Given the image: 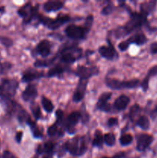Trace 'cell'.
I'll use <instances>...</instances> for the list:
<instances>
[{
    "mask_svg": "<svg viewBox=\"0 0 157 158\" xmlns=\"http://www.w3.org/2000/svg\"><path fill=\"white\" fill-rule=\"evenodd\" d=\"M147 16L146 14L143 12H134L132 14L130 20L127 23V24L123 28L124 35L129 34L132 32V31L141 28L144 24L147 23Z\"/></svg>",
    "mask_w": 157,
    "mask_h": 158,
    "instance_id": "cell-1",
    "label": "cell"
},
{
    "mask_svg": "<svg viewBox=\"0 0 157 158\" xmlns=\"http://www.w3.org/2000/svg\"><path fill=\"white\" fill-rule=\"evenodd\" d=\"M66 151L72 155L80 156L86 151V143L85 137H75L66 143Z\"/></svg>",
    "mask_w": 157,
    "mask_h": 158,
    "instance_id": "cell-2",
    "label": "cell"
},
{
    "mask_svg": "<svg viewBox=\"0 0 157 158\" xmlns=\"http://www.w3.org/2000/svg\"><path fill=\"white\" fill-rule=\"evenodd\" d=\"M106 83L108 87L112 89H134L140 84L139 80H131L129 81H120L115 79L109 78L106 80Z\"/></svg>",
    "mask_w": 157,
    "mask_h": 158,
    "instance_id": "cell-3",
    "label": "cell"
},
{
    "mask_svg": "<svg viewBox=\"0 0 157 158\" xmlns=\"http://www.w3.org/2000/svg\"><path fill=\"white\" fill-rule=\"evenodd\" d=\"M18 88V82L13 80H3L0 84V96L9 99L15 95Z\"/></svg>",
    "mask_w": 157,
    "mask_h": 158,
    "instance_id": "cell-4",
    "label": "cell"
},
{
    "mask_svg": "<svg viewBox=\"0 0 157 158\" xmlns=\"http://www.w3.org/2000/svg\"><path fill=\"white\" fill-rule=\"evenodd\" d=\"M38 19H39V20L43 24L47 26L49 29H58L59 26H61L62 25H63L66 22L69 21L70 19V17L68 15L62 14V15H58L55 19H52L47 18V17L44 16V15H38Z\"/></svg>",
    "mask_w": 157,
    "mask_h": 158,
    "instance_id": "cell-5",
    "label": "cell"
},
{
    "mask_svg": "<svg viewBox=\"0 0 157 158\" xmlns=\"http://www.w3.org/2000/svg\"><path fill=\"white\" fill-rule=\"evenodd\" d=\"M89 32L88 29H86L83 26H78L76 25H69L65 29V32L69 37L75 40H80V39L84 38L86 32Z\"/></svg>",
    "mask_w": 157,
    "mask_h": 158,
    "instance_id": "cell-6",
    "label": "cell"
},
{
    "mask_svg": "<svg viewBox=\"0 0 157 158\" xmlns=\"http://www.w3.org/2000/svg\"><path fill=\"white\" fill-rule=\"evenodd\" d=\"M99 69L95 66L93 67H86V66H78L77 68L75 73L80 77V80H88L94 75H97Z\"/></svg>",
    "mask_w": 157,
    "mask_h": 158,
    "instance_id": "cell-7",
    "label": "cell"
},
{
    "mask_svg": "<svg viewBox=\"0 0 157 158\" xmlns=\"http://www.w3.org/2000/svg\"><path fill=\"white\" fill-rule=\"evenodd\" d=\"M154 138L150 134H141L137 137V150L144 151L152 144Z\"/></svg>",
    "mask_w": 157,
    "mask_h": 158,
    "instance_id": "cell-8",
    "label": "cell"
},
{
    "mask_svg": "<svg viewBox=\"0 0 157 158\" xmlns=\"http://www.w3.org/2000/svg\"><path fill=\"white\" fill-rule=\"evenodd\" d=\"M18 13L25 19V23H29L35 15L36 10H35V8L32 7L30 3H28L22 6L21 9H18Z\"/></svg>",
    "mask_w": 157,
    "mask_h": 158,
    "instance_id": "cell-9",
    "label": "cell"
},
{
    "mask_svg": "<svg viewBox=\"0 0 157 158\" xmlns=\"http://www.w3.org/2000/svg\"><path fill=\"white\" fill-rule=\"evenodd\" d=\"M88 80H80L78 83L77 89L75 90V94L73 95V101L74 102H79L84 97L85 94H86V86H87Z\"/></svg>",
    "mask_w": 157,
    "mask_h": 158,
    "instance_id": "cell-10",
    "label": "cell"
},
{
    "mask_svg": "<svg viewBox=\"0 0 157 158\" xmlns=\"http://www.w3.org/2000/svg\"><path fill=\"white\" fill-rule=\"evenodd\" d=\"M99 52L100 53V55L102 56L104 58L107 59V60H113L115 58L117 53L115 52V50L114 49L113 46L112 45H109V46H103L99 47Z\"/></svg>",
    "mask_w": 157,
    "mask_h": 158,
    "instance_id": "cell-11",
    "label": "cell"
},
{
    "mask_svg": "<svg viewBox=\"0 0 157 158\" xmlns=\"http://www.w3.org/2000/svg\"><path fill=\"white\" fill-rule=\"evenodd\" d=\"M36 51L38 54L43 57L48 56L50 54L51 51V44L50 42L48 40H42L38 44L36 47Z\"/></svg>",
    "mask_w": 157,
    "mask_h": 158,
    "instance_id": "cell-12",
    "label": "cell"
},
{
    "mask_svg": "<svg viewBox=\"0 0 157 158\" xmlns=\"http://www.w3.org/2000/svg\"><path fill=\"white\" fill-rule=\"evenodd\" d=\"M37 89L34 85H29L22 92V97L26 102L31 101L37 97Z\"/></svg>",
    "mask_w": 157,
    "mask_h": 158,
    "instance_id": "cell-13",
    "label": "cell"
},
{
    "mask_svg": "<svg viewBox=\"0 0 157 158\" xmlns=\"http://www.w3.org/2000/svg\"><path fill=\"white\" fill-rule=\"evenodd\" d=\"M81 117V114L78 112H72V114L68 116L66 120V127L68 131L73 129V127L76 125Z\"/></svg>",
    "mask_w": 157,
    "mask_h": 158,
    "instance_id": "cell-14",
    "label": "cell"
},
{
    "mask_svg": "<svg viewBox=\"0 0 157 158\" xmlns=\"http://www.w3.org/2000/svg\"><path fill=\"white\" fill-rule=\"evenodd\" d=\"M130 102V99L126 95H122L119 97L114 102V107L117 110H123L127 107Z\"/></svg>",
    "mask_w": 157,
    "mask_h": 158,
    "instance_id": "cell-15",
    "label": "cell"
},
{
    "mask_svg": "<svg viewBox=\"0 0 157 158\" xmlns=\"http://www.w3.org/2000/svg\"><path fill=\"white\" fill-rule=\"evenodd\" d=\"M64 2L60 1H48L43 6L46 12H52V11H58L63 7Z\"/></svg>",
    "mask_w": 157,
    "mask_h": 158,
    "instance_id": "cell-16",
    "label": "cell"
},
{
    "mask_svg": "<svg viewBox=\"0 0 157 158\" xmlns=\"http://www.w3.org/2000/svg\"><path fill=\"white\" fill-rule=\"evenodd\" d=\"M157 75V65L156 66H154L152 67H151L149 69V70L148 71L147 74H146V78L143 80V81L141 83V86L143 88V89L144 91H146L149 88V79L151 77H154V76Z\"/></svg>",
    "mask_w": 157,
    "mask_h": 158,
    "instance_id": "cell-17",
    "label": "cell"
},
{
    "mask_svg": "<svg viewBox=\"0 0 157 158\" xmlns=\"http://www.w3.org/2000/svg\"><path fill=\"white\" fill-rule=\"evenodd\" d=\"M43 76L42 72H37V71H26L23 73L22 81L23 82H30L36 79H39Z\"/></svg>",
    "mask_w": 157,
    "mask_h": 158,
    "instance_id": "cell-18",
    "label": "cell"
},
{
    "mask_svg": "<svg viewBox=\"0 0 157 158\" xmlns=\"http://www.w3.org/2000/svg\"><path fill=\"white\" fill-rule=\"evenodd\" d=\"M127 41L129 42V44L135 43L137 45H143L147 42V38L143 33H137L130 37L129 40H127Z\"/></svg>",
    "mask_w": 157,
    "mask_h": 158,
    "instance_id": "cell-19",
    "label": "cell"
},
{
    "mask_svg": "<svg viewBox=\"0 0 157 158\" xmlns=\"http://www.w3.org/2000/svg\"><path fill=\"white\" fill-rule=\"evenodd\" d=\"M54 148H55V145L52 142L48 141L45 143L42 146H39L38 148V154H50L52 155V153L53 152Z\"/></svg>",
    "mask_w": 157,
    "mask_h": 158,
    "instance_id": "cell-20",
    "label": "cell"
},
{
    "mask_svg": "<svg viewBox=\"0 0 157 158\" xmlns=\"http://www.w3.org/2000/svg\"><path fill=\"white\" fill-rule=\"evenodd\" d=\"M111 97H112V94H111V93L106 92L102 94L99 97V98L98 103H97L96 104L97 108L103 110V108L108 104L107 102L109 101V100L111 98Z\"/></svg>",
    "mask_w": 157,
    "mask_h": 158,
    "instance_id": "cell-21",
    "label": "cell"
},
{
    "mask_svg": "<svg viewBox=\"0 0 157 158\" xmlns=\"http://www.w3.org/2000/svg\"><path fill=\"white\" fill-rule=\"evenodd\" d=\"M156 3V1H150L148 2H144L141 6V12L148 15L151 12L154 10Z\"/></svg>",
    "mask_w": 157,
    "mask_h": 158,
    "instance_id": "cell-22",
    "label": "cell"
},
{
    "mask_svg": "<svg viewBox=\"0 0 157 158\" xmlns=\"http://www.w3.org/2000/svg\"><path fill=\"white\" fill-rule=\"evenodd\" d=\"M137 125L143 130L146 131V130L149 129V126H150L149 118L146 116H141L137 120Z\"/></svg>",
    "mask_w": 157,
    "mask_h": 158,
    "instance_id": "cell-23",
    "label": "cell"
},
{
    "mask_svg": "<svg viewBox=\"0 0 157 158\" xmlns=\"http://www.w3.org/2000/svg\"><path fill=\"white\" fill-rule=\"evenodd\" d=\"M64 71H65V67H63V66H61V65L58 64L49 69V72H48V77H55V76H57V75H59V74L62 73Z\"/></svg>",
    "mask_w": 157,
    "mask_h": 158,
    "instance_id": "cell-24",
    "label": "cell"
},
{
    "mask_svg": "<svg viewBox=\"0 0 157 158\" xmlns=\"http://www.w3.org/2000/svg\"><path fill=\"white\" fill-rule=\"evenodd\" d=\"M103 136L102 134L101 131H96L95 133V137H94L93 140H92V144L93 146L99 147L101 148L103 144Z\"/></svg>",
    "mask_w": 157,
    "mask_h": 158,
    "instance_id": "cell-25",
    "label": "cell"
},
{
    "mask_svg": "<svg viewBox=\"0 0 157 158\" xmlns=\"http://www.w3.org/2000/svg\"><path fill=\"white\" fill-rule=\"evenodd\" d=\"M27 123L29 124V126L30 127L34 137H36V138H40V137H42V133H41V131L38 130V127L36 126V124L35 123V122L32 121V120L30 119V120L27 122Z\"/></svg>",
    "mask_w": 157,
    "mask_h": 158,
    "instance_id": "cell-26",
    "label": "cell"
},
{
    "mask_svg": "<svg viewBox=\"0 0 157 158\" xmlns=\"http://www.w3.org/2000/svg\"><path fill=\"white\" fill-rule=\"evenodd\" d=\"M60 60L63 63H72L75 61L76 58H75V56L73 54L70 53V52H63Z\"/></svg>",
    "mask_w": 157,
    "mask_h": 158,
    "instance_id": "cell-27",
    "label": "cell"
},
{
    "mask_svg": "<svg viewBox=\"0 0 157 158\" xmlns=\"http://www.w3.org/2000/svg\"><path fill=\"white\" fill-rule=\"evenodd\" d=\"M42 104L43 108H44L45 110L48 113H51L54 109V106L52 104V103L51 102L50 100H49L46 97H43L42 99Z\"/></svg>",
    "mask_w": 157,
    "mask_h": 158,
    "instance_id": "cell-28",
    "label": "cell"
},
{
    "mask_svg": "<svg viewBox=\"0 0 157 158\" xmlns=\"http://www.w3.org/2000/svg\"><path fill=\"white\" fill-rule=\"evenodd\" d=\"M132 140H133V138H132L131 134H123L119 139L120 144L123 145V146H127L132 143Z\"/></svg>",
    "mask_w": 157,
    "mask_h": 158,
    "instance_id": "cell-29",
    "label": "cell"
},
{
    "mask_svg": "<svg viewBox=\"0 0 157 158\" xmlns=\"http://www.w3.org/2000/svg\"><path fill=\"white\" fill-rule=\"evenodd\" d=\"M139 113H140L139 106L138 104L134 105V106H132V107H131L130 111H129V118L131 119V120L133 121V120H135V117L139 114Z\"/></svg>",
    "mask_w": 157,
    "mask_h": 158,
    "instance_id": "cell-30",
    "label": "cell"
},
{
    "mask_svg": "<svg viewBox=\"0 0 157 158\" xmlns=\"http://www.w3.org/2000/svg\"><path fill=\"white\" fill-rule=\"evenodd\" d=\"M104 141L108 146H113L115 143V137L113 134H106L104 135Z\"/></svg>",
    "mask_w": 157,
    "mask_h": 158,
    "instance_id": "cell-31",
    "label": "cell"
},
{
    "mask_svg": "<svg viewBox=\"0 0 157 158\" xmlns=\"http://www.w3.org/2000/svg\"><path fill=\"white\" fill-rule=\"evenodd\" d=\"M31 110H32V112L33 114L34 117L36 120L40 118L41 117V110H40V107L38 106V105H37L36 103L35 104H32V106H31Z\"/></svg>",
    "mask_w": 157,
    "mask_h": 158,
    "instance_id": "cell-32",
    "label": "cell"
},
{
    "mask_svg": "<svg viewBox=\"0 0 157 158\" xmlns=\"http://www.w3.org/2000/svg\"><path fill=\"white\" fill-rule=\"evenodd\" d=\"M57 131H58V127H57L56 124H53L52 126H50L48 129V134H49V136H54L56 134Z\"/></svg>",
    "mask_w": 157,
    "mask_h": 158,
    "instance_id": "cell-33",
    "label": "cell"
},
{
    "mask_svg": "<svg viewBox=\"0 0 157 158\" xmlns=\"http://www.w3.org/2000/svg\"><path fill=\"white\" fill-rule=\"evenodd\" d=\"M129 43L127 41V40H125V41L121 42V43L119 44V49H120L121 51H125L126 50L128 47L129 46Z\"/></svg>",
    "mask_w": 157,
    "mask_h": 158,
    "instance_id": "cell-34",
    "label": "cell"
},
{
    "mask_svg": "<svg viewBox=\"0 0 157 158\" xmlns=\"http://www.w3.org/2000/svg\"><path fill=\"white\" fill-rule=\"evenodd\" d=\"M112 10H113V6L109 5V6L103 8V9L102 10V14L103 15H109V14H110L112 12Z\"/></svg>",
    "mask_w": 157,
    "mask_h": 158,
    "instance_id": "cell-35",
    "label": "cell"
},
{
    "mask_svg": "<svg viewBox=\"0 0 157 158\" xmlns=\"http://www.w3.org/2000/svg\"><path fill=\"white\" fill-rule=\"evenodd\" d=\"M118 124V119L115 118V117H112V118L109 119L108 120V125L109 127H112V126H115V125Z\"/></svg>",
    "mask_w": 157,
    "mask_h": 158,
    "instance_id": "cell-36",
    "label": "cell"
},
{
    "mask_svg": "<svg viewBox=\"0 0 157 158\" xmlns=\"http://www.w3.org/2000/svg\"><path fill=\"white\" fill-rule=\"evenodd\" d=\"M2 158H17V157H15L13 154H12V153L9 152V151H6L3 153Z\"/></svg>",
    "mask_w": 157,
    "mask_h": 158,
    "instance_id": "cell-37",
    "label": "cell"
},
{
    "mask_svg": "<svg viewBox=\"0 0 157 158\" xmlns=\"http://www.w3.org/2000/svg\"><path fill=\"white\" fill-rule=\"evenodd\" d=\"M1 41L2 43L4 45H6V46H9L12 44V40H9V39L8 38H6V37H5V38H2Z\"/></svg>",
    "mask_w": 157,
    "mask_h": 158,
    "instance_id": "cell-38",
    "label": "cell"
},
{
    "mask_svg": "<svg viewBox=\"0 0 157 158\" xmlns=\"http://www.w3.org/2000/svg\"><path fill=\"white\" fill-rule=\"evenodd\" d=\"M150 51L152 54H157V43H153L151 44Z\"/></svg>",
    "mask_w": 157,
    "mask_h": 158,
    "instance_id": "cell-39",
    "label": "cell"
},
{
    "mask_svg": "<svg viewBox=\"0 0 157 158\" xmlns=\"http://www.w3.org/2000/svg\"><path fill=\"white\" fill-rule=\"evenodd\" d=\"M22 131H18L16 134V137H15V140L18 143H20L22 140Z\"/></svg>",
    "mask_w": 157,
    "mask_h": 158,
    "instance_id": "cell-40",
    "label": "cell"
},
{
    "mask_svg": "<svg viewBox=\"0 0 157 158\" xmlns=\"http://www.w3.org/2000/svg\"><path fill=\"white\" fill-rule=\"evenodd\" d=\"M56 116H57V119H58V120H61L63 116L62 111L61 110H58L56 112Z\"/></svg>",
    "mask_w": 157,
    "mask_h": 158,
    "instance_id": "cell-41",
    "label": "cell"
},
{
    "mask_svg": "<svg viewBox=\"0 0 157 158\" xmlns=\"http://www.w3.org/2000/svg\"><path fill=\"white\" fill-rule=\"evenodd\" d=\"M123 156H124V154H118V155L113 157L112 158H123ZM103 158H109V157H103Z\"/></svg>",
    "mask_w": 157,
    "mask_h": 158,
    "instance_id": "cell-42",
    "label": "cell"
},
{
    "mask_svg": "<svg viewBox=\"0 0 157 158\" xmlns=\"http://www.w3.org/2000/svg\"><path fill=\"white\" fill-rule=\"evenodd\" d=\"M42 158H52V156L50 155V154H46Z\"/></svg>",
    "mask_w": 157,
    "mask_h": 158,
    "instance_id": "cell-43",
    "label": "cell"
},
{
    "mask_svg": "<svg viewBox=\"0 0 157 158\" xmlns=\"http://www.w3.org/2000/svg\"><path fill=\"white\" fill-rule=\"evenodd\" d=\"M2 65L0 64V72H1V71H2Z\"/></svg>",
    "mask_w": 157,
    "mask_h": 158,
    "instance_id": "cell-44",
    "label": "cell"
},
{
    "mask_svg": "<svg viewBox=\"0 0 157 158\" xmlns=\"http://www.w3.org/2000/svg\"><path fill=\"white\" fill-rule=\"evenodd\" d=\"M155 113H157V106H156V107L155 108Z\"/></svg>",
    "mask_w": 157,
    "mask_h": 158,
    "instance_id": "cell-45",
    "label": "cell"
}]
</instances>
